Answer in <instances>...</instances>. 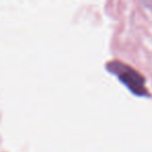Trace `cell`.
I'll return each mask as SVG.
<instances>
[{"mask_svg": "<svg viewBox=\"0 0 152 152\" xmlns=\"http://www.w3.org/2000/svg\"><path fill=\"white\" fill-rule=\"evenodd\" d=\"M109 69L117 75L119 80L137 95H146L147 90L145 88V80L138 72L124 65L120 62H112L109 64Z\"/></svg>", "mask_w": 152, "mask_h": 152, "instance_id": "1", "label": "cell"}, {"mask_svg": "<svg viewBox=\"0 0 152 152\" xmlns=\"http://www.w3.org/2000/svg\"><path fill=\"white\" fill-rule=\"evenodd\" d=\"M140 1H141V3L145 6H148V7L152 6V0H140Z\"/></svg>", "mask_w": 152, "mask_h": 152, "instance_id": "2", "label": "cell"}]
</instances>
